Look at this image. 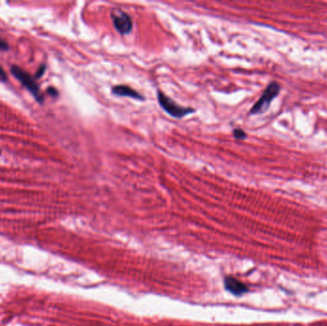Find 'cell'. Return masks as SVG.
I'll return each mask as SVG.
<instances>
[{
  "label": "cell",
  "instance_id": "1",
  "mask_svg": "<svg viewBox=\"0 0 327 326\" xmlns=\"http://www.w3.org/2000/svg\"><path fill=\"white\" fill-rule=\"evenodd\" d=\"M280 91V86L277 84V82H271L267 88L264 90L263 94L259 98V100L254 104L253 109H251V114L256 115V114H261L265 112L267 109H269L272 100L276 98V96L279 94Z\"/></svg>",
  "mask_w": 327,
  "mask_h": 326
},
{
  "label": "cell",
  "instance_id": "2",
  "mask_svg": "<svg viewBox=\"0 0 327 326\" xmlns=\"http://www.w3.org/2000/svg\"><path fill=\"white\" fill-rule=\"evenodd\" d=\"M158 97V102L162 109L169 114L171 117L174 118H183L192 112H194V109H190V108H183L179 105H177L172 99L168 98L165 96L163 92L159 91L157 94Z\"/></svg>",
  "mask_w": 327,
  "mask_h": 326
},
{
  "label": "cell",
  "instance_id": "3",
  "mask_svg": "<svg viewBox=\"0 0 327 326\" xmlns=\"http://www.w3.org/2000/svg\"><path fill=\"white\" fill-rule=\"evenodd\" d=\"M11 71L13 75L32 93V95L36 99V101L42 102L43 97L41 96V93H40V90L37 84L36 83L35 80L28 74L27 72H25L23 69H21L18 66H13Z\"/></svg>",
  "mask_w": 327,
  "mask_h": 326
},
{
  "label": "cell",
  "instance_id": "4",
  "mask_svg": "<svg viewBox=\"0 0 327 326\" xmlns=\"http://www.w3.org/2000/svg\"><path fill=\"white\" fill-rule=\"evenodd\" d=\"M111 16L114 27L116 28V30L120 34L127 35L131 32L133 28V23L130 17L127 13L121 10H116L112 12Z\"/></svg>",
  "mask_w": 327,
  "mask_h": 326
},
{
  "label": "cell",
  "instance_id": "5",
  "mask_svg": "<svg viewBox=\"0 0 327 326\" xmlns=\"http://www.w3.org/2000/svg\"><path fill=\"white\" fill-rule=\"evenodd\" d=\"M225 288L235 296H241L248 292V288L243 282L233 276H228L224 281Z\"/></svg>",
  "mask_w": 327,
  "mask_h": 326
},
{
  "label": "cell",
  "instance_id": "6",
  "mask_svg": "<svg viewBox=\"0 0 327 326\" xmlns=\"http://www.w3.org/2000/svg\"><path fill=\"white\" fill-rule=\"evenodd\" d=\"M112 93L122 97H129L132 99H136L139 101L145 100V98L141 94H139L136 90L132 89L127 85H116L112 88Z\"/></svg>",
  "mask_w": 327,
  "mask_h": 326
},
{
  "label": "cell",
  "instance_id": "7",
  "mask_svg": "<svg viewBox=\"0 0 327 326\" xmlns=\"http://www.w3.org/2000/svg\"><path fill=\"white\" fill-rule=\"evenodd\" d=\"M234 137L236 140H244L247 137V134L242 129H235L234 130Z\"/></svg>",
  "mask_w": 327,
  "mask_h": 326
},
{
  "label": "cell",
  "instance_id": "8",
  "mask_svg": "<svg viewBox=\"0 0 327 326\" xmlns=\"http://www.w3.org/2000/svg\"><path fill=\"white\" fill-rule=\"evenodd\" d=\"M44 72H45V66L42 65V66L37 70V72H36V78H40V77H42V75L44 74Z\"/></svg>",
  "mask_w": 327,
  "mask_h": 326
},
{
  "label": "cell",
  "instance_id": "9",
  "mask_svg": "<svg viewBox=\"0 0 327 326\" xmlns=\"http://www.w3.org/2000/svg\"><path fill=\"white\" fill-rule=\"evenodd\" d=\"M0 80H1V81H6V80H7L6 73L4 72V70L2 69L1 66H0Z\"/></svg>",
  "mask_w": 327,
  "mask_h": 326
},
{
  "label": "cell",
  "instance_id": "10",
  "mask_svg": "<svg viewBox=\"0 0 327 326\" xmlns=\"http://www.w3.org/2000/svg\"><path fill=\"white\" fill-rule=\"evenodd\" d=\"M7 48H8L7 43H6L5 41H3V40L0 38V49H2V50H6Z\"/></svg>",
  "mask_w": 327,
  "mask_h": 326
},
{
  "label": "cell",
  "instance_id": "11",
  "mask_svg": "<svg viewBox=\"0 0 327 326\" xmlns=\"http://www.w3.org/2000/svg\"><path fill=\"white\" fill-rule=\"evenodd\" d=\"M48 93H49L50 95H53V96H57V91H56L54 88H52V87H50V88L48 89Z\"/></svg>",
  "mask_w": 327,
  "mask_h": 326
}]
</instances>
